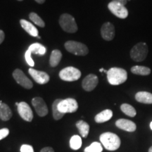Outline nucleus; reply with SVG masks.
<instances>
[{
  "label": "nucleus",
  "instance_id": "obj_3",
  "mask_svg": "<svg viewBox=\"0 0 152 152\" xmlns=\"http://www.w3.org/2000/svg\"><path fill=\"white\" fill-rule=\"evenodd\" d=\"M149 49L147 43L139 42L132 47L130 51V57L136 62L143 61L147 58Z\"/></svg>",
  "mask_w": 152,
  "mask_h": 152
},
{
  "label": "nucleus",
  "instance_id": "obj_21",
  "mask_svg": "<svg viewBox=\"0 0 152 152\" xmlns=\"http://www.w3.org/2000/svg\"><path fill=\"white\" fill-rule=\"evenodd\" d=\"M62 58V54L58 49H55L52 51L51 54L50 58H49V64L52 67H56L60 63V61Z\"/></svg>",
  "mask_w": 152,
  "mask_h": 152
},
{
  "label": "nucleus",
  "instance_id": "obj_36",
  "mask_svg": "<svg viewBox=\"0 0 152 152\" xmlns=\"http://www.w3.org/2000/svg\"><path fill=\"white\" fill-rule=\"evenodd\" d=\"M149 152H152V147H151L149 148Z\"/></svg>",
  "mask_w": 152,
  "mask_h": 152
},
{
  "label": "nucleus",
  "instance_id": "obj_28",
  "mask_svg": "<svg viewBox=\"0 0 152 152\" xmlns=\"http://www.w3.org/2000/svg\"><path fill=\"white\" fill-rule=\"evenodd\" d=\"M29 18L34 23L36 24L38 26H39V27L44 28L45 26V22H44V20L40 18V17L38 16L37 14H35V13H30L29 15Z\"/></svg>",
  "mask_w": 152,
  "mask_h": 152
},
{
  "label": "nucleus",
  "instance_id": "obj_19",
  "mask_svg": "<svg viewBox=\"0 0 152 152\" xmlns=\"http://www.w3.org/2000/svg\"><path fill=\"white\" fill-rule=\"evenodd\" d=\"M135 99L140 103L152 104V94L148 92H139L135 94Z\"/></svg>",
  "mask_w": 152,
  "mask_h": 152
},
{
  "label": "nucleus",
  "instance_id": "obj_29",
  "mask_svg": "<svg viewBox=\"0 0 152 152\" xmlns=\"http://www.w3.org/2000/svg\"><path fill=\"white\" fill-rule=\"evenodd\" d=\"M31 54L32 53L30 52V50H28H28L26 51V54H25V58H26V61L28 65L31 66V67H33V66H35V63H34L33 58H32Z\"/></svg>",
  "mask_w": 152,
  "mask_h": 152
},
{
  "label": "nucleus",
  "instance_id": "obj_34",
  "mask_svg": "<svg viewBox=\"0 0 152 152\" xmlns=\"http://www.w3.org/2000/svg\"><path fill=\"white\" fill-rule=\"evenodd\" d=\"M112 1H116V2H118L120 4H121L125 6L127 3H128V1H130V0H112Z\"/></svg>",
  "mask_w": 152,
  "mask_h": 152
},
{
  "label": "nucleus",
  "instance_id": "obj_2",
  "mask_svg": "<svg viewBox=\"0 0 152 152\" xmlns=\"http://www.w3.org/2000/svg\"><path fill=\"white\" fill-rule=\"evenodd\" d=\"M100 142L106 149L115 151L121 146V139L112 132H104L100 135Z\"/></svg>",
  "mask_w": 152,
  "mask_h": 152
},
{
  "label": "nucleus",
  "instance_id": "obj_32",
  "mask_svg": "<svg viewBox=\"0 0 152 152\" xmlns=\"http://www.w3.org/2000/svg\"><path fill=\"white\" fill-rule=\"evenodd\" d=\"M40 152H54L52 147H45L41 150Z\"/></svg>",
  "mask_w": 152,
  "mask_h": 152
},
{
  "label": "nucleus",
  "instance_id": "obj_38",
  "mask_svg": "<svg viewBox=\"0 0 152 152\" xmlns=\"http://www.w3.org/2000/svg\"><path fill=\"white\" fill-rule=\"evenodd\" d=\"M150 128H151V130H152V122L150 123Z\"/></svg>",
  "mask_w": 152,
  "mask_h": 152
},
{
  "label": "nucleus",
  "instance_id": "obj_13",
  "mask_svg": "<svg viewBox=\"0 0 152 152\" xmlns=\"http://www.w3.org/2000/svg\"><path fill=\"white\" fill-rule=\"evenodd\" d=\"M99 79L97 76L94 74H90L85 77L82 83V86L87 92H91L97 86Z\"/></svg>",
  "mask_w": 152,
  "mask_h": 152
},
{
  "label": "nucleus",
  "instance_id": "obj_27",
  "mask_svg": "<svg viewBox=\"0 0 152 152\" xmlns=\"http://www.w3.org/2000/svg\"><path fill=\"white\" fill-rule=\"evenodd\" d=\"M102 151H103L102 145L97 142H93L84 150L85 152H102Z\"/></svg>",
  "mask_w": 152,
  "mask_h": 152
},
{
  "label": "nucleus",
  "instance_id": "obj_14",
  "mask_svg": "<svg viewBox=\"0 0 152 152\" xmlns=\"http://www.w3.org/2000/svg\"><path fill=\"white\" fill-rule=\"evenodd\" d=\"M101 35L105 40H112L115 37V28L113 25L109 22L104 23L101 28Z\"/></svg>",
  "mask_w": 152,
  "mask_h": 152
},
{
  "label": "nucleus",
  "instance_id": "obj_39",
  "mask_svg": "<svg viewBox=\"0 0 152 152\" xmlns=\"http://www.w3.org/2000/svg\"><path fill=\"white\" fill-rule=\"evenodd\" d=\"M18 104H19V103H18V102H16V105L17 106H18Z\"/></svg>",
  "mask_w": 152,
  "mask_h": 152
},
{
  "label": "nucleus",
  "instance_id": "obj_11",
  "mask_svg": "<svg viewBox=\"0 0 152 152\" xmlns=\"http://www.w3.org/2000/svg\"><path fill=\"white\" fill-rule=\"evenodd\" d=\"M32 104L36 112L40 117H44L48 113V108L45 101L41 97H35L32 100Z\"/></svg>",
  "mask_w": 152,
  "mask_h": 152
},
{
  "label": "nucleus",
  "instance_id": "obj_33",
  "mask_svg": "<svg viewBox=\"0 0 152 152\" xmlns=\"http://www.w3.org/2000/svg\"><path fill=\"white\" fill-rule=\"evenodd\" d=\"M4 37H5L4 33L2 30H0V45L3 42L4 40Z\"/></svg>",
  "mask_w": 152,
  "mask_h": 152
},
{
  "label": "nucleus",
  "instance_id": "obj_8",
  "mask_svg": "<svg viewBox=\"0 0 152 152\" xmlns=\"http://www.w3.org/2000/svg\"><path fill=\"white\" fill-rule=\"evenodd\" d=\"M109 11L119 18H126L128 16V11L124 5L116 1H112L108 4Z\"/></svg>",
  "mask_w": 152,
  "mask_h": 152
},
{
  "label": "nucleus",
  "instance_id": "obj_18",
  "mask_svg": "<svg viewBox=\"0 0 152 152\" xmlns=\"http://www.w3.org/2000/svg\"><path fill=\"white\" fill-rule=\"evenodd\" d=\"M113 116V111L110 109H106L98 113L94 118L95 122L97 123H105L109 121Z\"/></svg>",
  "mask_w": 152,
  "mask_h": 152
},
{
  "label": "nucleus",
  "instance_id": "obj_5",
  "mask_svg": "<svg viewBox=\"0 0 152 152\" xmlns=\"http://www.w3.org/2000/svg\"><path fill=\"white\" fill-rule=\"evenodd\" d=\"M59 24L62 29L68 33H74L77 30L75 18L68 14H64L60 16Z\"/></svg>",
  "mask_w": 152,
  "mask_h": 152
},
{
  "label": "nucleus",
  "instance_id": "obj_25",
  "mask_svg": "<svg viewBox=\"0 0 152 152\" xmlns=\"http://www.w3.org/2000/svg\"><path fill=\"white\" fill-rule=\"evenodd\" d=\"M121 109L125 115L130 117H134L136 115V110L132 106L128 104H123L121 106Z\"/></svg>",
  "mask_w": 152,
  "mask_h": 152
},
{
  "label": "nucleus",
  "instance_id": "obj_16",
  "mask_svg": "<svg viewBox=\"0 0 152 152\" xmlns=\"http://www.w3.org/2000/svg\"><path fill=\"white\" fill-rule=\"evenodd\" d=\"M12 117V111L7 104L0 102V119L3 121H7Z\"/></svg>",
  "mask_w": 152,
  "mask_h": 152
},
{
  "label": "nucleus",
  "instance_id": "obj_26",
  "mask_svg": "<svg viewBox=\"0 0 152 152\" xmlns=\"http://www.w3.org/2000/svg\"><path fill=\"white\" fill-rule=\"evenodd\" d=\"M82 146V139L79 135H73L70 140V147L72 149L77 150Z\"/></svg>",
  "mask_w": 152,
  "mask_h": 152
},
{
  "label": "nucleus",
  "instance_id": "obj_23",
  "mask_svg": "<svg viewBox=\"0 0 152 152\" xmlns=\"http://www.w3.org/2000/svg\"><path fill=\"white\" fill-rule=\"evenodd\" d=\"M28 50L30 51V52L33 54H37L39 55H44L46 53V48L39 43H34L31 45L28 48Z\"/></svg>",
  "mask_w": 152,
  "mask_h": 152
},
{
  "label": "nucleus",
  "instance_id": "obj_17",
  "mask_svg": "<svg viewBox=\"0 0 152 152\" xmlns=\"http://www.w3.org/2000/svg\"><path fill=\"white\" fill-rule=\"evenodd\" d=\"M20 23L21 25L22 28L26 30L27 33L33 37H37L38 36V30L35 26H34L31 23H30L28 20L21 19L20 20Z\"/></svg>",
  "mask_w": 152,
  "mask_h": 152
},
{
  "label": "nucleus",
  "instance_id": "obj_9",
  "mask_svg": "<svg viewBox=\"0 0 152 152\" xmlns=\"http://www.w3.org/2000/svg\"><path fill=\"white\" fill-rule=\"evenodd\" d=\"M13 77L15 79V80L17 82L18 85L22 86L24 88L31 89L33 86V83L28 77L25 75L23 72L20 69H16L13 72Z\"/></svg>",
  "mask_w": 152,
  "mask_h": 152
},
{
  "label": "nucleus",
  "instance_id": "obj_30",
  "mask_svg": "<svg viewBox=\"0 0 152 152\" xmlns=\"http://www.w3.org/2000/svg\"><path fill=\"white\" fill-rule=\"evenodd\" d=\"M20 152H34V149L32 146L28 144H23L20 149Z\"/></svg>",
  "mask_w": 152,
  "mask_h": 152
},
{
  "label": "nucleus",
  "instance_id": "obj_4",
  "mask_svg": "<svg viewBox=\"0 0 152 152\" xmlns=\"http://www.w3.org/2000/svg\"><path fill=\"white\" fill-rule=\"evenodd\" d=\"M68 52L76 56H85L88 54L89 49L84 44L76 41H68L64 45Z\"/></svg>",
  "mask_w": 152,
  "mask_h": 152
},
{
  "label": "nucleus",
  "instance_id": "obj_35",
  "mask_svg": "<svg viewBox=\"0 0 152 152\" xmlns=\"http://www.w3.org/2000/svg\"><path fill=\"white\" fill-rule=\"evenodd\" d=\"M45 1H46V0H35L36 2H37L38 4H43L45 3Z\"/></svg>",
  "mask_w": 152,
  "mask_h": 152
},
{
  "label": "nucleus",
  "instance_id": "obj_15",
  "mask_svg": "<svg viewBox=\"0 0 152 152\" xmlns=\"http://www.w3.org/2000/svg\"><path fill=\"white\" fill-rule=\"evenodd\" d=\"M115 125L121 130L127 131V132H132L136 130V124L130 120L119 119L115 122Z\"/></svg>",
  "mask_w": 152,
  "mask_h": 152
},
{
  "label": "nucleus",
  "instance_id": "obj_31",
  "mask_svg": "<svg viewBox=\"0 0 152 152\" xmlns=\"http://www.w3.org/2000/svg\"><path fill=\"white\" fill-rule=\"evenodd\" d=\"M9 134V130L7 128H3L0 130V140L7 137Z\"/></svg>",
  "mask_w": 152,
  "mask_h": 152
},
{
  "label": "nucleus",
  "instance_id": "obj_37",
  "mask_svg": "<svg viewBox=\"0 0 152 152\" xmlns=\"http://www.w3.org/2000/svg\"><path fill=\"white\" fill-rule=\"evenodd\" d=\"M104 71V68H101V69L99 70V71L100 72H103Z\"/></svg>",
  "mask_w": 152,
  "mask_h": 152
},
{
  "label": "nucleus",
  "instance_id": "obj_22",
  "mask_svg": "<svg viewBox=\"0 0 152 152\" xmlns=\"http://www.w3.org/2000/svg\"><path fill=\"white\" fill-rule=\"evenodd\" d=\"M131 72L135 75H148L151 73V69L146 66H134L131 68Z\"/></svg>",
  "mask_w": 152,
  "mask_h": 152
},
{
  "label": "nucleus",
  "instance_id": "obj_24",
  "mask_svg": "<svg viewBox=\"0 0 152 152\" xmlns=\"http://www.w3.org/2000/svg\"><path fill=\"white\" fill-rule=\"evenodd\" d=\"M62 99H56L54 102V103L52 104V113H53V117L55 120L58 121V120L61 119L63 116L64 115V113H61L59 110L58 109V104L60 103Z\"/></svg>",
  "mask_w": 152,
  "mask_h": 152
},
{
  "label": "nucleus",
  "instance_id": "obj_6",
  "mask_svg": "<svg viewBox=\"0 0 152 152\" xmlns=\"http://www.w3.org/2000/svg\"><path fill=\"white\" fill-rule=\"evenodd\" d=\"M81 76V72L77 68L69 66L62 69L59 73L60 78L64 81L73 82L77 80Z\"/></svg>",
  "mask_w": 152,
  "mask_h": 152
},
{
  "label": "nucleus",
  "instance_id": "obj_20",
  "mask_svg": "<svg viewBox=\"0 0 152 152\" xmlns=\"http://www.w3.org/2000/svg\"><path fill=\"white\" fill-rule=\"evenodd\" d=\"M76 126L78 129L80 134L83 137H87L90 132V125L84 121H79L76 123Z\"/></svg>",
  "mask_w": 152,
  "mask_h": 152
},
{
  "label": "nucleus",
  "instance_id": "obj_7",
  "mask_svg": "<svg viewBox=\"0 0 152 152\" xmlns=\"http://www.w3.org/2000/svg\"><path fill=\"white\" fill-rule=\"evenodd\" d=\"M58 109L62 113H74L78 109V104L77 101L74 99L68 98L66 99H62L58 104Z\"/></svg>",
  "mask_w": 152,
  "mask_h": 152
},
{
  "label": "nucleus",
  "instance_id": "obj_10",
  "mask_svg": "<svg viewBox=\"0 0 152 152\" xmlns=\"http://www.w3.org/2000/svg\"><path fill=\"white\" fill-rule=\"evenodd\" d=\"M18 112L24 121L31 122L33 119V113L30 106L26 102H20L18 105Z\"/></svg>",
  "mask_w": 152,
  "mask_h": 152
},
{
  "label": "nucleus",
  "instance_id": "obj_12",
  "mask_svg": "<svg viewBox=\"0 0 152 152\" xmlns=\"http://www.w3.org/2000/svg\"><path fill=\"white\" fill-rule=\"evenodd\" d=\"M28 72H29V74L31 75V77L34 79V80L38 83V84H46L49 81V79H50L48 74L45 73V72L37 71V70L33 69L32 68L28 70Z\"/></svg>",
  "mask_w": 152,
  "mask_h": 152
},
{
  "label": "nucleus",
  "instance_id": "obj_40",
  "mask_svg": "<svg viewBox=\"0 0 152 152\" xmlns=\"http://www.w3.org/2000/svg\"><path fill=\"white\" fill-rule=\"evenodd\" d=\"M18 1H23V0H18Z\"/></svg>",
  "mask_w": 152,
  "mask_h": 152
},
{
  "label": "nucleus",
  "instance_id": "obj_1",
  "mask_svg": "<svg viewBox=\"0 0 152 152\" xmlns=\"http://www.w3.org/2000/svg\"><path fill=\"white\" fill-rule=\"evenodd\" d=\"M106 74L108 81L112 85L123 84L128 79V73L123 68H111Z\"/></svg>",
  "mask_w": 152,
  "mask_h": 152
}]
</instances>
